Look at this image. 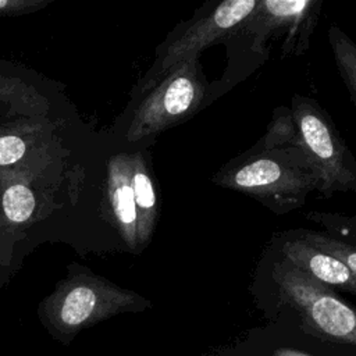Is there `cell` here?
Returning a JSON list of instances; mask_svg holds the SVG:
<instances>
[{"instance_id":"cell-1","label":"cell","mask_w":356,"mask_h":356,"mask_svg":"<svg viewBox=\"0 0 356 356\" xmlns=\"http://www.w3.org/2000/svg\"><path fill=\"white\" fill-rule=\"evenodd\" d=\"M86 134L65 149L0 170V289L21 270L26 239L64 207L74 157Z\"/></svg>"},{"instance_id":"cell-2","label":"cell","mask_w":356,"mask_h":356,"mask_svg":"<svg viewBox=\"0 0 356 356\" xmlns=\"http://www.w3.org/2000/svg\"><path fill=\"white\" fill-rule=\"evenodd\" d=\"M278 320L328 356H356V307L285 259L273 267Z\"/></svg>"},{"instance_id":"cell-3","label":"cell","mask_w":356,"mask_h":356,"mask_svg":"<svg viewBox=\"0 0 356 356\" xmlns=\"http://www.w3.org/2000/svg\"><path fill=\"white\" fill-rule=\"evenodd\" d=\"M152 302L96 274L88 266L70 263L67 274L38 305L36 316L44 331L68 346L86 328L124 313H140Z\"/></svg>"},{"instance_id":"cell-4","label":"cell","mask_w":356,"mask_h":356,"mask_svg":"<svg viewBox=\"0 0 356 356\" xmlns=\"http://www.w3.org/2000/svg\"><path fill=\"white\" fill-rule=\"evenodd\" d=\"M207 90L199 58L188 60L131 100L108 134L125 146H139L191 118L204 103Z\"/></svg>"},{"instance_id":"cell-5","label":"cell","mask_w":356,"mask_h":356,"mask_svg":"<svg viewBox=\"0 0 356 356\" xmlns=\"http://www.w3.org/2000/svg\"><path fill=\"white\" fill-rule=\"evenodd\" d=\"M211 181L252 196L277 214L299 209L318 186L317 177L300 150H261L227 164Z\"/></svg>"},{"instance_id":"cell-6","label":"cell","mask_w":356,"mask_h":356,"mask_svg":"<svg viewBox=\"0 0 356 356\" xmlns=\"http://www.w3.org/2000/svg\"><path fill=\"white\" fill-rule=\"evenodd\" d=\"M289 108L300 152L317 177V192L325 197L337 192H356V159L331 117L314 99L300 95L292 97Z\"/></svg>"},{"instance_id":"cell-7","label":"cell","mask_w":356,"mask_h":356,"mask_svg":"<svg viewBox=\"0 0 356 356\" xmlns=\"http://www.w3.org/2000/svg\"><path fill=\"white\" fill-rule=\"evenodd\" d=\"M257 3L259 0H225L210 13L188 21L181 32L171 35L159 47L153 65L132 88L131 100L152 89L177 65L197 58L204 49L239 35L242 24L254 11Z\"/></svg>"},{"instance_id":"cell-8","label":"cell","mask_w":356,"mask_h":356,"mask_svg":"<svg viewBox=\"0 0 356 356\" xmlns=\"http://www.w3.org/2000/svg\"><path fill=\"white\" fill-rule=\"evenodd\" d=\"M321 0H259L254 11L239 29L252 38V50L267 54L271 39L284 38L281 57L300 56L309 49Z\"/></svg>"},{"instance_id":"cell-9","label":"cell","mask_w":356,"mask_h":356,"mask_svg":"<svg viewBox=\"0 0 356 356\" xmlns=\"http://www.w3.org/2000/svg\"><path fill=\"white\" fill-rule=\"evenodd\" d=\"M11 117L79 118L64 85L33 68L0 58V118Z\"/></svg>"},{"instance_id":"cell-10","label":"cell","mask_w":356,"mask_h":356,"mask_svg":"<svg viewBox=\"0 0 356 356\" xmlns=\"http://www.w3.org/2000/svg\"><path fill=\"white\" fill-rule=\"evenodd\" d=\"M89 129L90 127L81 118H0V170L65 149L78 142Z\"/></svg>"},{"instance_id":"cell-11","label":"cell","mask_w":356,"mask_h":356,"mask_svg":"<svg viewBox=\"0 0 356 356\" xmlns=\"http://www.w3.org/2000/svg\"><path fill=\"white\" fill-rule=\"evenodd\" d=\"M295 236V235H293ZM284 259L314 281L341 292L356 295V275L339 259L295 236L282 246Z\"/></svg>"},{"instance_id":"cell-12","label":"cell","mask_w":356,"mask_h":356,"mask_svg":"<svg viewBox=\"0 0 356 356\" xmlns=\"http://www.w3.org/2000/svg\"><path fill=\"white\" fill-rule=\"evenodd\" d=\"M129 147L131 178L139 218V246L143 252L149 246L157 225L160 214V199L147 149H145V146Z\"/></svg>"},{"instance_id":"cell-13","label":"cell","mask_w":356,"mask_h":356,"mask_svg":"<svg viewBox=\"0 0 356 356\" xmlns=\"http://www.w3.org/2000/svg\"><path fill=\"white\" fill-rule=\"evenodd\" d=\"M236 343L249 356H328L299 332L280 324L253 330Z\"/></svg>"},{"instance_id":"cell-14","label":"cell","mask_w":356,"mask_h":356,"mask_svg":"<svg viewBox=\"0 0 356 356\" xmlns=\"http://www.w3.org/2000/svg\"><path fill=\"white\" fill-rule=\"evenodd\" d=\"M328 43L338 72L356 106V43L337 25H331L328 31Z\"/></svg>"},{"instance_id":"cell-15","label":"cell","mask_w":356,"mask_h":356,"mask_svg":"<svg viewBox=\"0 0 356 356\" xmlns=\"http://www.w3.org/2000/svg\"><path fill=\"white\" fill-rule=\"evenodd\" d=\"M261 150H300L298 129L289 107H277L261 139Z\"/></svg>"},{"instance_id":"cell-16","label":"cell","mask_w":356,"mask_h":356,"mask_svg":"<svg viewBox=\"0 0 356 356\" xmlns=\"http://www.w3.org/2000/svg\"><path fill=\"white\" fill-rule=\"evenodd\" d=\"M306 218L321 225L325 234L356 248V214L335 211H310Z\"/></svg>"},{"instance_id":"cell-17","label":"cell","mask_w":356,"mask_h":356,"mask_svg":"<svg viewBox=\"0 0 356 356\" xmlns=\"http://www.w3.org/2000/svg\"><path fill=\"white\" fill-rule=\"evenodd\" d=\"M54 0H0V18L22 17L39 13Z\"/></svg>"},{"instance_id":"cell-18","label":"cell","mask_w":356,"mask_h":356,"mask_svg":"<svg viewBox=\"0 0 356 356\" xmlns=\"http://www.w3.org/2000/svg\"><path fill=\"white\" fill-rule=\"evenodd\" d=\"M202 356H249L246 355L241 346L235 342L234 345H225V346H220L217 349L209 350L207 353L204 352Z\"/></svg>"}]
</instances>
